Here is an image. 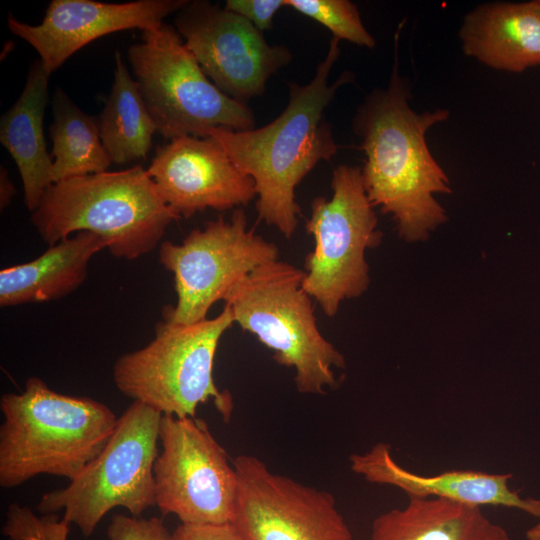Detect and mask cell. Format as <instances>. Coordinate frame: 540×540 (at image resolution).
<instances>
[{
    "label": "cell",
    "instance_id": "cell-27",
    "mask_svg": "<svg viewBox=\"0 0 540 540\" xmlns=\"http://www.w3.org/2000/svg\"><path fill=\"white\" fill-rule=\"evenodd\" d=\"M171 540H242L231 524H180L171 534Z\"/></svg>",
    "mask_w": 540,
    "mask_h": 540
},
{
    "label": "cell",
    "instance_id": "cell-28",
    "mask_svg": "<svg viewBox=\"0 0 540 540\" xmlns=\"http://www.w3.org/2000/svg\"><path fill=\"white\" fill-rule=\"evenodd\" d=\"M15 194V187L8 176L7 170L1 168L0 172V207H7Z\"/></svg>",
    "mask_w": 540,
    "mask_h": 540
},
{
    "label": "cell",
    "instance_id": "cell-1",
    "mask_svg": "<svg viewBox=\"0 0 540 540\" xmlns=\"http://www.w3.org/2000/svg\"><path fill=\"white\" fill-rule=\"evenodd\" d=\"M395 59L385 88L371 91L357 108L353 129L365 161L361 169L366 194L382 213L391 216L399 237L426 240L447 220L436 194L451 193L445 171L431 154L427 131L448 119L438 108L418 113L410 106V87Z\"/></svg>",
    "mask_w": 540,
    "mask_h": 540
},
{
    "label": "cell",
    "instance_id": "cell-15",
    "mask_svg": "<svg viewBox=\"0 0 540 540\" xmlns=\"http://www.w3.org/2000/svg\"><path fill=\"white\" fill-rule=\"evenodd\" d=\"M188 0H138L103 3L93 0H53L42 22L30 25L8 16L9 30L30 44L51 74L90 42L107 34L129 30H152L163 19L182 9Z\"/></svg>",
    "mask_w": 540,
    "mask_h": 540
},
{
    "label": "cell",
    "instance_id": "cell-10",
    "mask_svg": "<svg viewBox=\"0 0 540 540\" xmlns=\"http://www.w3.org/2000/svg\"><path fill=\"white\" fill-rule=\"evenodd\" d=\"M276 260L278 247L248 227L242 209L229 220L219 216L192 230L180 244L162 242L159 261L173 274L177 295L163 318L182 324L206 319L212 305L224 300L237 282Z\"/></svg>",
    "mask_w": 540,
    "mask_h": 540
},
{
    "label": "cell",
    "instance_id": "cell-2",
    "mask_svg": "<svg viewBox=\"0 0 540 540\" xmlns=\"http://www.w3.org/2000/svg\"><path fill=\"white\" fill-rule=\"evenodd\" d=\"M339 39L332 37L325 58L307 84L290 82L289 101L282 113L260 128L210 129L235 165L255 184L258 219L290 239L298 226L300 207L295 189L324 160L337 153L332 126L324 112L337 91L353 80L344 71L333 83L329 76L340 55Z\"/></svg>",
    "mask_w": 540,
    "mask_h": 540
},
{
    "label": "cell",
    "instance_id": "cell-20",
    "mask_svg": "<svg viewBox=\"0 0 540 540\" xmlns=\"http://www.w3.org/2000/svg\"><path fill=\"white\" fill-rule=\"evenodd\" d=\"M369 540H509L507 531L480 507L443 498H409L378 515Z\"/></svg>",
    "mask_w": 540,
    "mask_h": 540
},
{
    "label": "cell",
    "instance_id": "cell-5",
    "mask_svg": "<svg viewBox=\"0 0 540 540\" xmlns=\"http://www.w3.org/2000/svg\"><path fill=\"white\" fill-rule=\"evenodd\" d=\"M304 277L287 262H269L237 282L224 301L242 330L271 349L278 364L295 370L299 392L324 394L337 386L334 369L344 368L345 358L320 332Z\"/></svg>",
    "mask_w": 540,
    "mask_h": 540
},
{
    "label": "cell",
    "instance_id": "cell-14",
    "mask_svg": "<svg viewBox=\"0 0 540 540\" xmlns=\"http://www.w3.org/2000/svg\"><path fill=\"white\" fill-rule=\"evenodd\" d=\"M147 172L181 218L207 208L224 211L256 197L253 179L210 137L181 136L158 147Z\"/></svg>",
    "mask_w": 540,
    "mask_h": 540
},
{
    "label": "cell",
    "instance_id": "cell-8",
    "mask_svg": "<svg viewBox=\"0 0 540 540\" xmlns=\"http://www.w3.org/2000/svg\"><path fill=\"white\" fill-rule=\"evenodd\" d=\"M128 60L158 133L166 139L205 137L213 128L249 130L250 108L221 92L205 75L177 30L163 23L142 33Z\"/></svg>",
    "mask_w": 540,
    "mask_h": 540
},
{
    "label": "cell",
    "instance_id": "cell-19",
    "mask_svg": "<svg viewBox=\"0 0 540 540\" xmlns=\"http://www.w3.org/2000/svg\"><path fill=\"white\" fill-rule=\"evenodd\" d=\"M49 76L40 59L36 60L20 97L0 120V141L17 165L30 212L53 184V158L47 152L43 131Z\"/></svg>",
    "mask_w": 540,
    "mask_h": 540
},
{
    "label": "cell",
    "instance_id": "cell-17",
    "mask_svg": "<svg viewBox=\"0 0 540 540\" xmlns=\"http://www.w3.org/2000/svg\"><path fill=\"white\" fill-rule=\"evenodd\" d=\"M465 55L513 73L540 66V0L477 6L459 32Z\"/></svg>",
    "mask_w": 540,
    "mask_h": 540
},
{
    "label": "cell",
    "instance_id": "cell-16",
    "mask_svg": "<svg viewBox=\"0 0 540 540\" xmlns=\"http://www.w3.org/2000/svg\"><path fill=\"white\" fill-rule=\"evenodd\" d=\"M350 466L366 481L396 487L408 498H443L476 507L515 508L540 517V499L523 498L512 490L510 473L449 470L437 475H420L397 463L390 445L381 442L366 452L352 454Z\"/></svg>",
    "mask_w": 540,
    "mask_h": 540
},
{
    "label": "cell",
    "instance_id": "cell-13",
    "mask_svg": "<svg viewBox=\"0 0 540 540\" xmlns=\"http://www.w3.org/2000/svg\"><path fill=\"white\" fill-rule=\"evenodd\" d=\"M175 29L205 75L225 95L246 104L265 92L271 76L292 60L242 16L206 0L188 1Z\"/></svg>",
    "mask_w": 540,
    "mask_h": 540
},
{
    "label": "cell",
    "instance_id": "cell-7",
    "mask_svg": "<svg viewBox=\"0 0 540 540\" xmlns=\"http://www.w3.org/2000/svg\"><path fill=\"white\" fill-rule=\"evenodd\" d=\"M161 418L158 411L133 401L119 416L103 450L66 487L44 493L37 510L41 514L63 511L62 518L89 537L116 507L139 517L155 506L154 464Z\"/></svg>",
    "mask_w": 540,
    "mask_h": 540
},
{
    "label": "cell",
    "instance_id": "cell-23",
    "mask_svg": "<svg viewBox=\"0 0 540 540\" xmlns=\"http://www.w3.org/2000/svg\"><path fill=\"white\" fill-rule=\"evenodd\" d=\"M290 7L331 31L332 37L372 49L374 37L364 26L357 5L348 0H286Z\"/></svg>",
    "mask_w": 540,
    "mask_h": 540
},
{
    "label": "cell",
    "instance_id": "cell-3",
    "mask_svg": "<svg viewBox=\"0 0 540 540\" xmlns=\"http://www.w3.org/2000/svg\"><path fill=\"white\" fill-rule=\"evenodd\" d=\"M0 409L2 488L42 474L73 480L103 450L119 418L104 403L58 393L35 376L22 392L3 394Z\"/></svg>",
    "mask_w": 540,
    "mask_h": 540
},
{
    "label": "cell",
    "instance_id": "cell-24",
    "mask_svg": "<svg viewBox=\"0 0 540 540\" xmlns=\"http://www.w3.org/2000/svg\"><path fill=\"white\" fill-rule=\"evenodd\" d=\"M70 523L56 514L37 516L30 508L12 503L2 533L10 540H67Z\"/></svg>",
    "mask_w": 540,
    "mask_h": 540
},
{
    "label": "cell",
    "instance_id": "cell-18",
    "mask_svg": "<svg viewBox=\"0 0 540 540\" xmlns=\"http://www.w3.org/2000/svg\"><path fill=\"white\" fill-rule=\"evenodd\" d=\"M110 242L88 231L69 236L38 258L0 271V305L17 306L63 298L86 280L91 258Z\"/></svg>",
    "mask_w": 540,
    "mask_h": 540
},
{
    "label": "cell",
    "instance_id": "cell-12",
    "mask_svg": "<svg viewBox=\"0 0 540 540\" xmlns=\"http://www.w3.org/2000/svg\"><path fill=\"white\" fill-rule=\"evenodd\" d=\"M233 465L238 492L230 524L242 540H353L330 492L276 474L253 455Z\"/></svg>",
    "mask_w": 540,
    "mask_h": 540
},
{
    "label": "cell",
    "instance_id": "cell-6",
    "mask_svg": "<svg viewBox=\"0 0 540 540\" xmlns=\"http://www.w3.org/2000/svg\"><path fill=\"white\" fill-rule=\"evenodd\" d=\"M228 305L214 318L182 324L164 319L144 347L125 353L113 366V380L128 398L162 415L196 417L200 404L213 401L225 420L233 410L228 391L213 377L214 359L223 334L233 325Z\"/></svg>",
    "mask_w": 540,
    "mask_h": 540
},
{
    "label": "cell",
    "instance_id": "cell-25",
    "mask_svg": "<svg viewBox=\"0 0 540 540\" xmlns=\"http://www.w3.org/2000/svg\"><path fill=\"white\" fill-rule=\"evenodd\" d=\"M109 540H171L162 519L116 514L107 528Z\"/></svg>",
    "mask_w": 540,
    "mask_h": 540
},
{
    "label": "cell",
    "instance_id": "cell-21",
    "mask_svg": "<svg viewBox=\"0 0 540 540\" xmlns=\"http://www.w3.org/2000/svg\"><path fill=\"white\" fill-rule=\"evenodd\" d=\"M98 126L107 153L119 165L146 158L153 135L158 133L138 83L119 51L115 52L113 85Z\"/></svg>",
    "mask_w": 540,
    "mask_h": 540
},
{
    "label": "cell",
    "instance_id": "cell-26",
    "mask_svg": "<svg viewBox=\"0 0 540 540\" xmlns=\"http://www.w3.org/2000/svg\"><path fill=\"white\" fill-rule=\"evenodd\" d=\"M286 6V0H227L224 5L261 32L272 28L274 16Z\"/></svg>",
    "mask_w": 540,
    "mask_h": 540
},
{
    "label": "cell",
    "instance_id": "cell-22",
    "mask_svg": "<svg viewBox=\"0 0 540 540\" xmlns=\"http://www.w3.org/2000/svg\"><path fill=\"white\" fill-rule=\"evenodd\" d=\"M53 183L106 172L112 160L100 137L98 120L80 110L59 88L52 100Z\"/></svg>",
    "mask_w": 540,
    "mask_h": 540
},
{
    "label": "cell",
    "instance_id": "cell-29",
    "mask_svg": "<svg viewBox=\"0 0 540 540\" xmlns=\"http://www.w3.org/2000/svg\"><path fill=\"white\" fill-rule=\"evenodd\" d=\"M526 539L540 540V517L538 518V522L527 530Z\"/></svg>",
    "mask_w": 540,
    "mask_h": 540
},
{
    "label": "cell",
    "instance_id": "cell-4",
    "mask_svg": "<svg viewBox=\"0 0 540 540\" xmlns=\"http://www.w3.org/2000/svg\"><path fill=\"white\" fill-rule=\"evenodd\" d=\"M179 218L140 165L53 183L31 212L33 226L50 246L88 231L109 241L113 256L130 261L154 250Z\"/></svg>",
    "mask_w": 540,
    "mask_h": 540
},
{
    "label": "cell",
    "instance_id": "cell-9",
    "mask_svg": "<svg viewBox=\"0 0 540 540\" xmlns=\"http://www.w3.org/2000/svg\"><path fill=\"white\" fill-rule=\"evenodd\" d=\"M330 199L315 197L306 230L314 248L305 259L302 287L328 317L346 299L362 295L370 283L365 253L378 246L382 233L363 184L362 171L337 166Z\"/></svg>",
    "mask_w": 540,
    "mask_h": 540
},
{
    "label": "cell",
    "instance_id": "cell-11",
    "mask_svg": "<svg viewBox=\"0 0 540 540\" xmlns=\"http://www.w3.org/2000/svg\"><path fill=\"white\" fill-rule=\"evenodd\" d=\"M155 506L187 525L230 524L238 478L225 449L197 417L162 415Z\"/></svg>",
    "mask_w": 540,
    "mask_h": 540
}]
</instances>
